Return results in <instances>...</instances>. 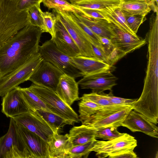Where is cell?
<instances>
[{
    "mask_svg": "<svg viewBox=\"0 0 158 158\" xmlns=\"http://www.w3.org/2000/svg\"><path fill=\"white\" fill-rule=\"evenodd\" d=\"M41 29L28 23L0 46V79L25 64L39 52Z\"/></svg>",
    "mask_w": 158,
    "mask_h": 158,
    "instance_id": "6da1fadb",
    "label": "cell"
},
{
    "mask_svg": "<svg viewBox=\"0 0 158 158\" xmlns=\"http://www.w3.org/2000/svg\"><path fill=\"white\" fill-rule=\"evenodd\" d=\"M149 28L145 39L148 45V63L142 94L137 101L140 105L152 107L158 104V12L149 18Z\"/></svg>",
    "mask_w": 158,
    "mask_h": 158,
    "instance_id": "7a4b0ae2",
    "label": "cell"
},
{
    "mask_svg": "<svg viewBox=\"0 0 158 158\" xmlns=\"http://www.w3.org/2000/svg\"><path fill=\"white\" fill-rule=\"evenodd\" d=\"M17 0H0V46L29 23L27 10L18 9Z\"/></svg>",
    "mask_w": 158,
    "mask_h": 158,
    "instance_id": "3957f363",
    "label": "cell"
},
{
    "mask_svg": "<svg viewBox=\"0 0 158 158\" xmlns=\"http://www.w3.org/2000/svg\"><path fill=\"white\" fill-rule=\"evenodd\" d=\"M28 88L51 108L53 113L67 120L71 125L80 121L77 114L71 106L62 100L55 92L34 84Z\"/></svg>",
    "mask_w": 158,
    "mask_h": 158,
    "instance_id": "277c9868",
    "label": "cell"
},
{
    "mask_svg": "<svg viewBox=\"0 0 158 158\" xmlns=\"http://www.w3.org/2000/svg\"><path fill=\"white\" fill-rule=\"evenodd\" d=\"M43 61H48L60 69L64 74L75 78L83 77L76 67L72 57L59 50L50 40L39 46L38 52Z\"/></svg>",
    "mask_w": 158,
    "mask_h": 158,
    "instance_id": "5b68a950",
    "label": "cell"
},
{
    "mask_svg": "<svg viewBox=\"0 0 158 158\" xmlns=\"http://www.w3.org/2000/svg\"><path fill=\"white\" fill-rule=\"evenodd\" d=\"M0 158H32L12 118H10L7 132L0 137Z\"/></svg>",
    "mask_w": 158,
    "mask_h": 158,
    "instance_id": "8992f818",
    "label": "cell"
},
{
    "mask_svg": "<svg viewBox=\"0 0 158 158\" xmlns=\"http://www.w3.org/2000/svg\"><path fill=\"white\" fill-rule=\"evenodd\" d=\"M137 146L135 137L126 133L114 139L108 141L96 140L90 150L96 152L101 158L113 157L124 152L134 151Z\"/></svg>",
    "mask_w": 158,
    "mask_h": 158,
    "instance_id": "52a82bcc",
    "label": "cell"
},
{
    "mask_svg": "<svg viewBox=\"0 0 158 158\" xmlns=\"http://www.w3.org/2000/svg\"><path fill=\"white\" fill-rule=\"evenodd\" d=\"M43 60L38 52L19 68L0 79V96L19 86L29 79Z\"/></svg>",
    "mask_w": 158,
    "mask_h": 158,
    "instance_id": "ba28073f",
    "label": "cell"
},
{
    "mask_svg": "<svg viewBox=\"0 0 158 158\" xmlns=\"http://www.w3.org/2000/svg\"><path fill=\"white\" fill-rule=\"evenodd\" d=\"M53 11L77 45L81 55L95 57L92 44L87 39L81 29L72 19L69 12L60 11L54 9Z\"/></svg>",
    "mask_w": 158,
    "mask_h": 158,
    "instance_id": "9c48e42d",
    "label": "cell"
},
{
    "mask_svg": "<svg viewBox=\"0 0 158 158\" xmlns=\"http://www.w3.org/2000/svg\"><path fill=\"white\" fill-rule=\"evenodd\" d=\"M133 110L132 106L119 110H102L81 122L82 124L90 126L96 130L107 127L117 128L122 124L129 112Z\"/></svg>",
    "mask_w": 158,
    "mask_h": 158,
    "instance_id": "30bf717a",
    "label": "cell"
},
{
    "mask_svg": "<svg viewBox=\"0 0 158 158\" xmlns=\"http://www.w3.org/2000/svg\"><path fill=\"white\" fill-rule=\"evenodd\" d=\"M64 74L51 63L43 61L28 80L35 85L55 92L61 76Z\"/></svg>",
    "mask_w": 158,
    "mask_h": 158,
    "instance_id": "8fae6325",
    "label": "cell"
},
{
    "mask_svg": "<svg viewBox=\"0 0 158 158\" xmlns=\"http://www.w3.org/2000/svg\"><path fill=\"white\" fill-rule=\"evenodd\" d=\"M112 70L85 76L77 83L82 89H90L92 92L101 94L105 91L112 92V88L117 85L118 78Z\"/></svg>",
    "mask_w": 158,
    "mask_h": 158,
    "instance_id": "7c38bea8",
    "label": "cell"
},
{
    "mask_svg": "<svg viewBox=\"0 0 158 158\" xmlns=\"http://www.w3.org/2000/svg\"><path fill=\"white\" fill-rule=\"evenodd\" d=\"M12 118L17 124L37 134L47 142L54 133L51 127L41 117L31 110Z\"/></svg>",
    "mask_w": 158,
    "mask_h": 158,
    "instance_id": "4fadbf2b",
    "label": "cell"
},
{
    "mask_svg": "<svg viewBox=\"0 0 158 158\" xmlns=\"http://www.w3.org/2000/svg\"><path fill=\"white\" fill-rule=\"evenodd\" d=\"M16 124L19 134L32 158H49L47 142L26 128Z\"/></svg>",
    "mask_w": 158,
    "mask_h": 158,
    "instance_id": "5bb4252c",
    "label": "cell"
},
{
    "mask_svg": "<svg viewBox=\"0 0 158 158\" xmlns=\"http://www.w3.org/2000/svg\"><path fill=\"white\" fill-rule=\"evenodd\" d=\"M155 124L134 110L128 113L121 126L132 132H141L152 137L158 138V128Z\"/></svg>",
    "mask_w": 158,
    "mask_h": 158,
    "instance_id": "9a60e30c",
    "label": "cell"
},
{
    "mask_svg": "<svg viewBox=\"0 0 158 158\" xmlns=\"http://www.w3.org/2000/svg\"><path fill=\"white\" fill-rule=\"evenodd\" d=\"M2 97L1 111L7 117L12 118L26 113L30 110L22 98L18 86Z\"/></svg>",
    "mask_w": 158,
    "mask_h": 158,
    "instance_id": "2e32d148",
    "label": "cell"
},
{
    "mask_svg": "<svg viewBox=\"0 0 158 158\" xmlns=\"http://www.w3.org/2000/svg\"><path fill=\"white\" fill-rule=\"evenodd\" d=\"M51 40L59 50L66 55L72 57L81 55L77 45L64 26L57 18L55 25V35Z\"/></svg>",
    "mask_w": 158,
    "mask_h": 158,
    "instance_id": "e0dca14e",
    "label": "cell"
},
{
    "mask_svg": "<svg viewBox=\"0 0 158 158\" xmlns=\"http://www.w3.org/2000/svg\"><path fill=\"white\" fill-rule=\"evenodd\" d=\"M114 29L117 36L111 41L122 58L143 47L146 43L145 39H140L139 37H135L115 26Z\"/></svg>",
    "mask_w": 158,
    "mask_h": 158,
    "instance_id": "ac0fdd59",
    "label": "cell"
},
{
    "mask_svg": "<svg viewBox=\"0 0 158 158\" xmlns=\"http://www.w3.org/2000/svg\"><path fill=\"white\" fill-rule=\"evenodd\" d=\"M77 69L81 72L83 77L106 71L113 70L111 66L95 57H88L79 55L73 58Z\"/></svg>",
    "mask_w": 158,
    "mask_h": 158,
    "instance_id": "d6986e66",
    "label": "cell"
},
{
    "mask_svg": "<svg viewBox=\"0 0 158 158\" xmlns=\"http://www.w3.org/2000/svg\"><path fill=\"white\" fill-rule=\"evenodd\" d=\"M56 93L65 102L71 106L80 100L78 95V85L73 77L64 74L60 77Z\"/></svg>",
    "mask_w": 158,
    "mask_h": 158,
    "instance_id": "ffe728a7",
    "label": "cell"
},
{
    "mask_svg": "<svg viewBox=\"0 0 158 158\" xmlns=\"http://www.w3.org/2000/svg\"><path fill=\"white\" fill-rule=\"evenodd\" d=\"M74 14L94 33L100 37L111 40L117 36L114 30V25L107 20L87 17L83 14Z\"/></svg>",
    "mask_w": 158,
    "mask_h": 158,
    "instance_id": "44dd1931",
    "label": "cell"
},
{
    "mask_svg": "<svg viewBox=\"0 0 158 158\" xmlns=\"http://www.w3.org/2000/svg\"><path fill=\"white\" fill-rule=\"evenodd\" d=\"M49 158H67V152L72 146L68 134L53 133L47 141Z\"/></svg>",
    "mask_w": 158,
    "mask_h": 158,
    "instance_id": "7402d4cb",
    "label": "cell"
},
{
    "mask_svg": "<svg viewBox=\"0 0 158 158\" xmlns=\"http://www.w3.org/2000/svg\"><path fill=\"white\" fill-rule=\"evenodd\" d=\"M97 10L105 16L106 20L116 27L135 37H138L128 27L125 15L118 6Z\"/></svg>",
    "mask_w": 158,
    "mask_h": 158,
    "instance_id": "603a6c76",
    "label": "cell"
},
{
    "mask_svg": "<svg viewBox=\"0 0 158 158\" xmlns=\"http://www.w3.org/2000/svg\"><path fill=\"white\" fill-rule=\"evenodd\" d=\"M96 129L88 125L82 124L73 127L68 135L72 146L86 143L96 139Z\"/></svg>",
    "mask_w": 158,
    "mask_h": 158,
    "instance_id": "cb8c5ba5",
    "label": "cell"
},
{
    "mask_svg": "<svg viewBox=\"0 0 158 158\" xmlns=\"http://www.w3.org/2000/svg\"><path fill=\"white\" fill-rule=\"evenodd\" d=\"M125 15H139L146 16L152 10L151 1L123 0L118 6Z\"/></svg>",
    "mask_w": 158,
    "mask_h": 158,
    "instance_id": "d4e9b609",
    "label": "cell"
},
{
    "mask_svg": "<svg viewBox=\"0 0 158 158\" xmlns=\"http://www.w3.org/2000/svg\"><path fill=\"white\" fill-rule=\"evenodd\" d=\"M18 87L22 98L30 110L35 112L38 110H43L53 113L51 108L28 87Z\"/></svg>",
    "mask_w": 158,
    "mask_h": 158,
    "instance_id": "484cf974",
    "label": "cell"
},
{
    "mask_svg": "<svg viewBox=\"0 0 158 158\" xmlns=\"http://www.w3.org/2000/svg\"><path fill=\"white\" fill-rule=\"evenodd\" d=\"M35 112L51 127L54 132L59 133L65 125H71L62 117L51 112L43 110H38Z\"/></svg>",
    "mask_w": 158,
    "mask_h": 158,
    "instance_id": "4316f807",
    "label": "cell"
},
{
    "mask_svg": "<svg viewBox=\"0 0 158 158\" xmlns=\"http://www.w3.org/2000/svg\"><path fill=\"white\" fill-rule=\"evenodd\" d=\"M123 0H69L70 3L80 8L99 10L118 6Z\"/></svg>",
    "mask_w": 158,
    "mask_h": 158,
    "instance_id": "83f0119b",
    "label": "cell"
},
{
    "mask_svg": "<svg viewBox=\"0 0 158 158\" xmlns=\"http://www.w3.org/2000/svg\"><path fill=\"white\" fill-rule=\"evenodd\" d=\"M80 99L81 101L78 104L79 114L78 117L81 122L101 110H119L106 109L90 100L83 98Z\"/></svg>",
    "mask_w": 158,
    "mask_h": 158,
    "instance_id": "f1b7e54d",
    "label": "cell"
},
{
    "mask_svg": "<svg viewBox=\"0 0 158 158\" xmlns=\"http://www.w3.org/2000/svg\"><path fill=\"white\" fill-rule=\"evenodd\" d=\"M42 2L49 10L53 9L60 11L70 12L84 15L81 8L72 4L67 0H42Z\"/></svg>",
    "mask_w": 158,
    "mask_h": 158,
    "instance_id": "f546056e",
    "label": "cell"
},
{
    "mask_svg": "<svg viewBox=\"0 0 158 158\" xmlns=\"http://www.w3.org/2000/svg\"><path fill=\"white\" fill-rule=\"evenodd\" d=\"M82 98L92 101L102 107L109 109L121 110L129 106L113 105L110 102L106 94L103 93L101 94L93 92L89 94H84L82 97L80 98V100Z\"/></svg>",
    "mask_w": 158,
    "mask_h": 158,
    "instance_id": "4dcf8cb0",
    "label": "cell"
},
{
    "mask_svg": "<svg viewBox=\"0 0 158 158\" xmlns=\"http://www.w3.org/2000/svg\"><path fill=\"white\" fill-rule=\"evenodd\" d=\"M100 39L103 51L107 57L109 64L113 66L122 57L110 40L101 37Z\"/></svg>",
    "mask_w": 158,
    "mask_h": 158,
    "instance_id": "1f68e13d",
    "label": "cell"
},
{
    "mask_svg": "<svg viewBox=\"0 0 158 158\" xmlns=\"http://www.w3.org/2000/svg\"><path fill=\"white\" fill-rule=\"evenodd\" d=\"M71 17L81 29L86 37L91 44L94 46L103 50L100 37L94 33L89 28L81 21L74 13L69 12Z\"/></svg>",
    "mask_w": 158,
    "mask_h": 158,
    "instance_id": "d6a6232c",
    "label": "cell"
},
{
    "mask_svg": "<svg viewBox=\"0 0 158 158\" xmlns=\"http://www.w3.org/2000/svg\"><path fill=\"white\" fill-rule=\"evenodd\" d=\"M96 139L85 143L72 146L67 152V158L88 157L91 152L90 150L93 146Z\"/></svg>",
    "mask_w": 158,
    "mask_h": 158,
    "instance_id": "836d02e7",
    "label": "cell"
},
{
    "mask_svg": "<svg viewBox=\"0 0 158 158\" xmlns=\"http://www.w3.org/2000/svg\"><path fill=\"white\" fill-rule=\"evenodd\" d=\"M41 10L40 4H38L28 8L27 10V12L29 23L40 28L43 32L44 27Z\"/></svg>",
    "mask_w": 158,
    "mask_h": 158,
    "instance_id": "e575fe53",
    "label": "cell"
},
{
    "mask_svg": "<svg viewBox=\"0 0 158 158\" xmlns=\"http://www.w3.org/2000/svg\"><path fill=\"white\" fill-rule=\"evenodd\" d=\"M44 23L43 32L48 33L53 38L55 35V25L56 20V15L53 13L46 11H41Z\"/></svg>",
    "mask_w": 158,
    "mask_h": 158,
    "instance_id": "d590c367",
    "label": "cell"
},
{
    "mask_svg": "<svg viewBox=\"0 0 158 158\" xmlns=\"http://www.w3.org/2000/svg\"><path fill=\"white\" fill-rule=\"evenodd\" d=\"M117 128L110 127L96 130V138L110 140L122 135L124 133L118 132Z\"/></svg>",
    "mask_w": 158,
    "mask_h": 158,
    "instance_id": "8d00e7d4",
    "label": "cell"
},
{
    "mask_svg": "<svg viewBox=\"0 0 158 158\" xmlns=\"http://www.w3.org/2000/svg\"><path fill=\"white\" fill-rule=\"evenodd\" d=\"M125 16L128 27L135 34L140 25L147 20L146 16L139 15H125Z\"/></svg>",
    "mask_w": 158,
    "mask_h": 158,
    "instance_id": "74e56055",
    "label": "cell"
},
{
    "mask_svg": "<svg viewBox=\"0 0 158 158\" xmlns=\"http://www.w3.org/2000/svg\"><path fill=\"white\" fill-rule=\"evenodd\" d=\"M110 102L116 106H132L133 103L137 99H127L118 97L113 95L112 92H110L108 94H106Z\"/></svg>",
    "mask_w": 158,
    "mask_h": 158,
    "instance_id": "f35d334b",
    "label": "cell"
},
{
    "mask_svg": "<svg viewBox=\"0 0 158 158\" xmlns=\"http://www.w3.org/2000/svg\"><path fill=\"white\" fill-rule=\"evenodd\" d=\"M42 0H17L18 9L20 11L26 10L30 7L40 4Z\"/></svg>",
    "mask_w": 158,
    "mask_h": 158,
    "instance_id": "ab89813d",
    "label": "cell"
},
{
    "mask_svg": "<svg viewBox=\"0 0 158 158\" xmlns=\"http://www.w3.org/2000/svg\"><path fill=\"white\" fill-rule=\"evenodd\" d=\"M84 13V15L92 18L106 19L105 16L97 10L80 8Z\"/></svg>",
    "mask_w": 158,
    "mask_h": 158,
    "instance_id": "60d3db41",
    "label": "cell"
},
{
    "mask_svg": "<svg viewBox=\"0 0 158 158\" xmlns=\"http://www.w3.org/2000/svg\"><path fill=\"white\" fill-rule=\"evenodd\" d=\"M92 46L95 57L109 64L108 59L103 51L92 45Z\"/></svg>",
    "mask_w": 158,
    "mask_h": 158,
    "instance_id": "b9f144b4",
    "label": "cell"
},
{
    "mask_svg": "<svg viewBox=\"0 0 158 158\" xmlns=\"http://www.w3.org/2000/svg\"><path fill=\"white\" fill-rule=\"evenodd\" d=\"M137 155L134 151L126 152L114 156L113 158H136Z\"/></svg>",
    "mask_w": 158,
    "mask_h": 158,
    "instance_id": "7bdbcfd3",
    "label": "cell"
},
{
    "mask_svg": "<svg viewBox=\"0 0 158 158\" xmlns=\"http://www.w3.org/2000/svg\"><path fill=\"white\" fill-rule=\"evenodd\" d=\"M143 0L145 1L148 2H149L151 1V0Z\"/></svg>",
    "mask_w": 158,
    "mask_h": 158,
    "instance_id": "ee69618b",
    "label": "cell"
}]
</instances>
